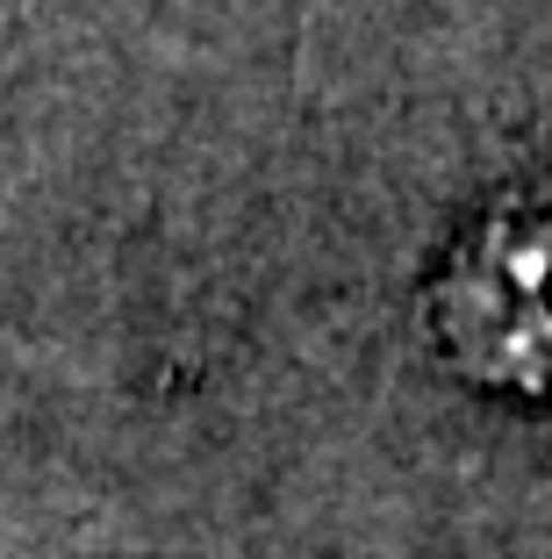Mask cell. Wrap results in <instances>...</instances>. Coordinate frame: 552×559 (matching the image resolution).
<instances>
[{
    "instance_id": "cell-1",
    "label": "cell",
    "mask_w": 552,
    "mask_h": 559,
    "mask_svg": "<svg viewBox=\"0 0 552 559\" xmlns=\"http://www.w3.org/2000/svg\"><path fill=\"white\" fill-rule=\"evenodd\" d=\"M423 323L467 388L552 402V165L524 173L459 230Z\"/></svg>"
}]
</instances>
